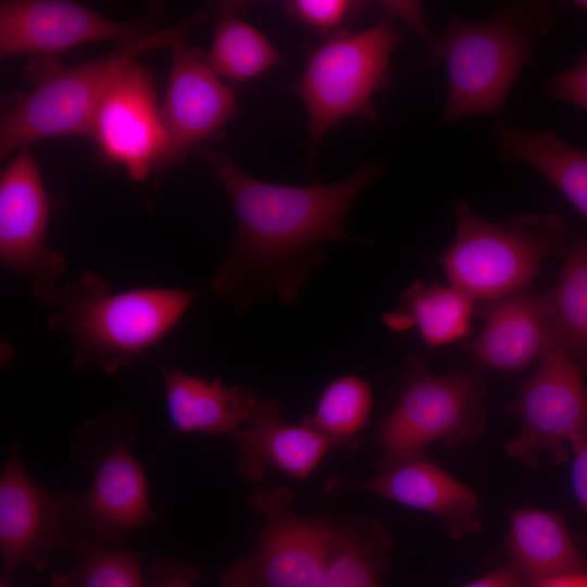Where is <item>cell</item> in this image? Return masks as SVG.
<instances>
[{
	"label": "cell",
	"instance_id": "cell-10",
	"mask_svg": "<svg viewBox=\"0 0 587 587\" xmlns=\"http://www.w3.org/2000/svg\"><path fill=\"white\" fill-rule=\"evenodd\" d=\"M584 375L567 357L555 330L536 372L507 405L520 433L505 445L507 454L526 469L539 465L547 452L552 463L569 460L570 440L587 432V387Z\"/></svg>",
	"mask_w": 587,
	"mask_h": 587
},
{
	"label": "cell",
	"instance_id": "cell-20",
	"mask_svg": "<svg viewBox=\"0 0 587 587\" xmlns=\"http://www.w3.org/2000/svg\"><path fill=\"white\" fill-rule=\"evenodd\" d=\"M166 405L176 433L233 436L250 416L259 398L220 378L207 380L180 370H162Z\"/></svg>",
	"mask_w": 587,
	"mask_h": 587
},
{
	"label": "cell",
	"instance_id": "cell-27",
	"mask_svg": "<svg viewBox=\"0 0 587 587\" xmlns=\"http://www.w3.org/2000/svg\"><path fill=\"white\" fill-rule=\"evenodd\" d=\"M74 564L50 575L53 587H143L141 555L87 537L72 546Z\"/></svg>",
	"mask_w": 587,
	"mask_h": 587
},
{
	"label": "cell",
	"instance_id": "cell-14",
	"mask_svg": "<svg viewBox=\"0 0 587 587\" xmlns=\"http://www.w3.org/2000/svg\"><path fill=\"white\" fill-rule=\"evenodd\" d=\"M151 33L137 22L109 20L67 0H1L0 58L46 57L86 42L127 46Z\"/></svg>",
	"mask_w": 587,
	"mask_h": 587
},
{
	"label": "cell",
	"instance_id": "cell-32",
	"mask_svg": "<svg viewBox=\"0 0 587 587\" xmlns=\"http://www.w3.org/2000/svg\"><path fill=\"white\" fill-rule=\"evenodd\" d=\"M573 454L572 487L574 496L587 515V432L575 435L569 442ZM587 550V535L576 538Z\"/></svg>",
	"mask_w": 587,
	"mask_h": 587
},
{
	"label": "cell",
	"instance_id": "cell-11",
	"mask_svg": "<svg viewBox=\"0 0 587 587\" xmlns=\"http://www.w3.org/2000/svg\"><path fill=\"white\" fill-rule=\"evenodd\" d=\"M76 495L37 485L14 445L0 477L1 582L27 564L45 570L59 551L80 537Z\"/></svg>",
	"mask_w": 587,
	"mask_h": 587
},
{
	"label": "cell",
	"instance_id": "cell-25",
	"mask_svg": "<svg viewBox=\"0 0 587 587\" xmlns=\"http://www.w3.org/2000/svg\"><path fill=\"white\" fill-rule=\"evenodd\" d=\"M548 295L554 330L570 360L587 377V237L574 233Z\"/></svg>",
	"mask_w": 587,
	"mask_h": 587
},
{
	"label": "cell",
	"instance_id": "cell-16",
	"mask_svg": "<svg viewBox=\"0 0 587 587\" xmlns=\"http://www.w3.org/2000/svg\"><path fill=\"white\" fill-rule=\"evenodd\" d=\"M329 494L363 490L397 503L440 517L454 539L482 529L479 500L476 494L424 453L416 454L382 470L367 480L335 477L327 482Z\"/></svg>",
	"mask_w": 587,
	"mask_h": 587
},
{
	"label": "cell",
	"instance_id": "cell-2",
	"mask_svg": "<svg viewBox=\"0 0 587 587\" xmlns=\"http://www.w3.org/2000/svg\"><path fill=\"white\" fill-rule=\"evenodd\" d=\"M197 289L112 291L91 270L58 287L47 326L67 337L72 362L107 374L134 364L180 321Z\"/></svg>",
	"mask_w": 587,
	"mask_h": 587
},
{
	"label": "cell",
	"instance_id": "cell-29",
	"mask_svg": "<svg viewBox=\"0 0 587 587\" xmlns=\"http://www.w3.org/2000/svg\"><path fill=\"white\" fill-rule=\"evenodd\" d=\"M384 11L396 20L402 21L408 28L415 33L426 50L429 65H436L444 60L442 38H438L429 29L423 4L420 1H380Z\"/></svg>",
	"mask_w": 587,
	"mask_h": 587
},
{
	"label": "cell",
	"instance_id": "cell-8",
	"mask_svg": "<svg viewBox=\"0 0 587 587\" xmlns=\"http://www.w3.org/2000/svg\"><path fill=\"white\" fill-rule=\"evenodd\" d=\"M133 432L129 415L116 412L86 423L73 436V441L90 449L80 462L92 471L90 487L75 502L80 537L121 548L132 529L158 519L142 467L130 451Z\"/></svg>",
	"mask_w": 587,
	"mask_h": 587
},
{
	"label": "cell",
	"instance_id": "cell-6",
	"mask_svg": "<svg viewBox=\"0 0 587 587\" xmlns=\"http://www.w3.org/2000/svg\"><path fill=\"white\" fill-rule=\"evenodd\" d=\"M454 214L453 242L438 261L450 285L487 304L527 289L545 259L566 257L574 236L553 213L492 223L459 201Z\"/></svg>",
	"mask_w": 587,
	"mask_h": 587
},
{
	"label": "cell",
	"instance_id": "cell-23",
	"mask_svg": "<svg viewBox=\"0 0 587 587\" xmlns=\"http://www.w3.org/2000/svg\"><path fill=\"white\" fill-rule=\"evenodd\" d=\"M474 309L475 301L452 285L415 280L403 291L399 308L383 317L394 330L415 326L426 346L438 347L470 335Z\"/></svg>",
	"mask_w": 587,
	"mask_h": 587
},
{
	"label": "cell",
	"instance_id": "cell-3",
	"mask_svg": "<svg viewBox=\"0 0 587 587\" xmlns=\"http://www.w3.org/2000/svg\"><path fill=\"white\" fill-rule=\"evenodd\" d=\"M210 20L209 11L200 9L135 43L76 65L63 64L59 55L30 58L24 70L30 88L12 99L1 113V160L43 139L91 138L97 109L113 78L139 55L171 49L185 40L192 27Z\"/></svg>",
	"mask_w": 587,
	"mask_h": 587
},
{
	"label": "cell",
	"instance_id": "cell-28",
	"mask_svg": "<svg viewBox=\"0 0 587 587\" xmlns=\"http://www.w3.org/2000/svg\"><path fill=\"white\" fill-rule=\"evenodd\" d=\"M365 7L364 2L349 0H290L284 9L288 16L322 36L340 29Z\"/></svg>",
	"mask_w": 587,
	"mask_h": 587
},
{
	"label": "cell",
	"instance_id": "cell-9",
	"mask_svg": "<svg viewBox=\"0 0 587 587\" xmlns=\"http://www.w3.org/2000/svg\"><path fill=\"white\" fill-rule=\"evenodd\" d=\"M288 487L254 489L249 502L264 523L251 551L218 574L222 587H317L326 564L333 523L290 511Z\"/></svg>",
	"mask_w": 587,
	"mask_h": 587
},
{
	"label": "cell",
	"instance_id": "cell-31",
	"mask_svg": "<svg viewBox=\"0 0 587 587\" xmlns=\"http://www.w3.org/2000/svg\"><path fill=\"white\" fill-rule=\"evenodd\" d=\"M199 576L191 563L162 557L143 575V587H193Z\"/></svg>",
	"mask_w": 587,
	"mask_h": 587
},
{
	"label": "cell",
	"instance_id": "cell-7",
	"mask_svg": "<svg viewBox=\"0 0 587 587\" xmlns=\"http://www.w3.org/2000/svg\"><path fill=\"white\" fill-rule=\"evenodd\" d=\"M408 371L392 410L367 437L382 451L380 470L424 453L434 442L457 449L485 429L482 375L457 369L436 376L421 355L413 357Z\"/></svg>",
	"mask_w": 587,
	"mask_h": 587
},
{
	"label": "cell",
	"instance_id": "cell-35",
	"mask_svg": "<svg viewBox=\"0 0 587 587\" xmlns=\"http://www.w3.org/2000/svg\"><path fill=\"white\" fill-rule=\"evenodd\" d=\"M573 4L587 13V0H575Z\"/></svg>",
	"mask_w": 587,
	"mask_h": 587
},
{
	"label": "cell",
	"instance_id": "cell-19",
	"mask_svg": "<svg viewBox=\"0 0 587 587\" xmlns=\"http://www.w3.org/2000/svg\"><path fill=\"white\" fill-rule=\"evenodd\" d=\"M509 516L502 554L532 587L558 575L587 572V559L560 513L517 508Z\"/></svg>",
	"mask_w": 587,
	"mask_h": 587
},
{
	"label": "cell",
	"instance_id": "cell-33",
	"mask_svg": "<svg viewBox=\"0 0 587 587\" xmlns=\"http://www.w3.org/2000/svg\"><path fill=\"white\" fill-rule=\"evenodd\" d=\"M463 587H532L509 562Z\"/></svg>",
	"mask_w": 587,
	"mask_h": 587
},
{
	"label": "cell",
	"instance_id": "cell-18",
	"mask_svg": "<svg viewBox=\"0 0 587 587\" xmlns=\"http://www.w3.org/2000/svg\"><path fill=\"white\" fill-rule=\"evenodd\" d=\"M487 315L470 352L485 366L520 372L541 359L553 334L548 292L533 295L528 289L487 304Z\"/></svg>",
	"mask_w": 587,
	"mask_h": 587
},
{
	"label": "cell",
	"instance_id": "cell-12",
	"mask_svg": "<svg viewBox=\"0 0 587 587\" xmlns=\"http://www.w3.org/2000/svg\"><path fill=\"white\" fill-rule=\"evenodd\" d=\"M50 201L30 148L18 150L0 173V262L25 276L50 308L66 259L46 245Z\"/></svg>",
	"mask_w": 587,
	"mask_h": 587
},
{
	"label": "cell",
	"instance_id": "cell-15",
	"mask_svg": "<svg viewBox=\"0 0 587 587\" xmlns=\"http://www.w3.org/2000/svg\"><path fill=\"white\" fill-rule=\"evenodd\" d=\"M168 84L160 112L168 150L159 173L182 162L199 143L220 135L239 113L230 86L185 40L171 47Z\"/></svg>",
	"mask_w": 587,
	"mask_h": 587
},
{
	"label": "cell",
	"instance_id": "cell-17",
	"mask_svg": "<svg viewBox=\"0 0 587 587\" xmlns=\"http://www.w3.org/2000/svg\"><path fill=\"white\" fill-rule=\"evenodd\" d=\"M280 403L275 398L259 399L242 427L233 436L237 444L240 475L257 482L270 467L307 478L333 445L321 434L303 425L279 419Z\"/></svg>",
	"mask_w": 587,
	"mask_h": 587
},
{
	"label": "cell",
	"instance_id": "cell-21",
	"mask_svg": "<svg viewBox=\"0 0 587 587\" xmlns=\"http://www.w3.org/2000/svg\"><path fill=\"white\" fill-rule=\"evenodd\" d=\"M497 154L527 163L552 183L587 220V150L560 139L553 132H530L498 124Z\"/></svg>",
	"mask_w": 587,
	"mask_h": 587
},
{
	"label": "cell",
	"instance_id": "cell-26",
	"mask_svg": "<svg viewBox=\"0 0 587 587\" xmlns=\"http://www.w3.org/2000/svg\"><path fill=\"white\" fill-rule=\"evenodd\" d=\"M372 387L353 375L339 377L324 389L316 410L300 424L321 434L334 449H355L357 434L365 426L372 409Z\"/></svg>",
	"mask_w": 587,
	"mask_h": 587
},
{
	"label": "cell",
	"instance_id": "cell-1",
	"mask_svg": "<svg viewBox=\"0 0 587 587\" xmlns=\"http://www.w3.org/2000/svg\"><path fill=\"white\" fill-rule=\"evenodd\" d=\"M193 152L212 170L235 210L234 242L211 287L239 312L268 294L292 303L322 259L317 246L351 240L347 212L383 173V165L373 162L334 184L282 185L247 174L217 150L200 146Z\"/></svg>",
	"mask_w": 587,
	"mask_h": 587
},
{
	"label": "cell",
	"instance_id": "cell-5",
	"mask_svg": "<svg viewBox=\"0 0 587 587\" xmlns=\"http://www.w3.org/2000/svg\"><path fill=\"white\" fill-rule=\"evenodd\" d=\"M553 24L546 2L509 4L479 22L450 12L442 38L449 89L441 122L501 113L515 78L530 60L532 34H546Z\"/></svg>",
	"mask_w": 587,
	"mask_h": 587
},
{
	"label": "cell",
	"instance_id": "cell-36",
	"mask_svg": "<svg viewBox=\"0 0 587 587\" xmlns=\"http://www.w3.org/2000/svg\"><path fill=\"white\" fill-rule=\"evenodd\" d=\"M0 587H12L10 583L1 582Z\"/></svg>",
	"mask_w": 587,
	"mask_h": 587
},
{
	"label": "cell",
	"instance_id": "cell-13",
	"mask_svg": "<svg viewBox=\"0 0 587 587\" xmlns=\"http://www.w3.org/2000/svg\"><path fill=\"white\" fill-rule=\"evenodd\" d=\"M91 139L101 155L123 165L132 179L160 170L168 150L152 74L139 62L111 82L93 118Z\"/></svg>",
	"mask_w": 587,
	"mask_h": 587
},
{
	"label": "cell",
	"instance_id": "cell-30",
	"mask_svg": "<svg viewBox=\"0 0 587 587\" xmlns=\"http://www.w3.org/2000/svg\"><path fill=\"white\" fill-rule=\"evenodd\" d=\"M547 90L553 99L587 110V48L571 68L554 74L548 80Z\"/></svg>",
	"mask_w": 587,
	"mask_h": 587
},
{
	"label": "cell",
	"instance_id": "cell-22",
	"mask_svg": "<svg viewBox=\"0 0 587 587\" xmlns=\"http://www.w3.org/2000/svg\"><path fill=\"white\" fill-rule=\"evenodd\" d=\"M247 2H218L216 25L207 51L200 59L225 83L238 86L255 78L283 62L271 40L241 17Z\"/></svg>",
	"mask_w": 587,
	"mask_h": 587
},
{
	"label": "cell",
	"instance_id": "cell-34",
	"mask_svg": "<svg viewBox=\"0 0 587 587\" xmlns=\"http://www.w3.org/2000/svg\"><path fill=\"white\" fill-rule=\"evenodd\" d=\"M536 587H587V572L558 575L542 580Z\"/></svg>",
	"mask_w": 587,
	"mask_h": 587
},
{
	"label": "cell",
	"instance_id": "cell-4",
	"mask_svg": "<svg viewBox=\"0 0 587 587\" xmlns=\"http://www.w3.org/2000/svg\"><path fill=\"white\" fill-rule=\"evenodd\" d=\"M403 37L397 20L384 11L365 29H340L307 48L305 66L289 91L307 111L310 173L323 138L334 126L347 118L377 120L373 97L390 85L391 54Z\"/></svg>",
	"mask_w": 587,
	"mask_h": 587
},
{
	"label": "cell",
	"instance_id": "cell-24",
	"mask_svg": "<svg viewBox=\"0 0 587 587\" xmlns=\"http://www.w3.org/2000/svg\"><path fill=\"white\" fill-rule=\"evenodd\" d=\"M391 539L374 520L333 523L328 553L317 587H380L390 563Z\"/></svg>",
	"mask_w": 587,
	"mask_h": 587
}]
</instances>
